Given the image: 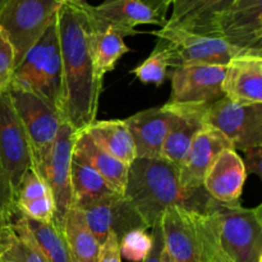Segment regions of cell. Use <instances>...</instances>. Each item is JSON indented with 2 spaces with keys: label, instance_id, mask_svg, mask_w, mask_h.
Masks as SVG:
<instances>
[{
  "label": "cell",
  "instance_id": "cell-29",
  "mask_svg": "<svg viewBox=\"0 0 262 262\" xmlns=\"http://www.w3.org/2000/svg\"><path fill=\"white\" fill-rule=\"evenodd\" d=\"M35 94L55 106L63 114L64 106V78L63 66H61L60 50L54 54L45 63L38 73L35 86L31 90ZM64 117V115H63Z\"/></svg>",
  "mask_w": 262,
  "mask_h": 262
},
{
  "label": "cell",
  "instance_id": "cell-7",
  "mask_svg": "<svg viewBox=\"0 0 262 262\" xmlns=\"http://www.w3.org/2000/svg\"><path fill=\"white\" fill-rule=\"evenodd\" d=\"M205 124L219 130L235 151L262 147V104H238L223 97L206 109Z\"/></svg>",
  "mask_w": 262,
  "mask_h": 262
},
{
  "label": "cell",
  "instance_id": "cell-5",
  "mask_svg": "<svg viewBox=\"0 0 262 262\" xmlns=\"http://www.w3.org/2000/svg\"><path fill=\"white\" fill-rule=\"evenodd\" d=\"M7 91L27 133L33 164L37 163L49 154L66 119L55 106L35 92L12 83Z\"/></svg>",
  "mask_w": 262,
  "mask_h": 262
},
{
  "label": "cell",
  "instance_id": "cell-39",
  "mask_svg": "<svg viewBox=\"0 0 262 262\" xmlns=\"http://www.w3.org/2000/svg\"><path fill=\"white\" fill-rule=\"evenodd\" d=\"M12 216L13 215L8 214L7 211H4L3 209H0V229H2V228L4 227V225L7 224L10 219H12Z\"/></svg>",
  "mask_w": 262,
  "mask_h": 262
},
{
  "label": "cell",
  "instance_id": "cell-19",
  "mask_svg": "<svg viewBox=\"0 0 262 262\" xmlns=\"http://www.w3.org/2000/svg\"><path fill=\"white\" fill-rule=\"evenodd\" d=\"M160 227L164 247L173 262H201L193 212L170 207L161 215Z\"/></svg>",
  "mask_w": 262,
  "mask_h": 262
},
{
  "label": "cell",
  "instance_id": "cell-6",
  "mask_svg": "<svg viewBox=\"0 0 262 262\" xmlns=\"http://www.w3.org/2000/svg\"><path fill=\"white\" fill-rule=\"evenodd\" d=\"M76 136V130L64 122L48 155L32 166L33 170L50 189L55 204V216L53 223L60 232H63L67 214L73 204L71 166Z\"/></svg>",
  "mask_w": 262,
  "mask_h": 262
},
{
  "label": "cell",
  "instance_id": "cell-36",
  "mask_svg": "<svg viewBox=\"0 0 262 262\" xmlns=\"http://www.w3.org/2000/svg\"><path fill=\"white\" fill-rule=\"evenodd\" d=\"M96 262H122L119 251V239L114 233H109L106 241L101 245Z\"/></svg>",
  "mask_w": 262,
  "mask_h": 262
},
{
  "label": "cell",
  "instance_id": "cell-32",
  "mask_svg": "<svg viewBox=\"0 0 262 262\" xmlns=\"http://www.w3.org/2000/svg\"><path fill=\"white\" fill-rule=\"evenodd\" d=\"M50 189L46 186L45 182L38 177L33 169H30L20 181L19 187L15 192V205L31 200L41 199V197L49 196Z\"/></svg>",
  "mask_w": 262,
  "mask_h": 262
},
{
  "label": "cell",
  "instance_id": "cell-1",
  "mask_svg": "<svg viewBox=\"0 0 262 262\" xmlns=\"http://www.w3.org/2000/svg\"><path fill=\"white\" fill-rule=\"evenodd\" d=\"M86 0H64L56 13L64 78L63 115L77 133L96 120L104 77L95 63L97 27Z\"/></svg>",
  "mask_w": 262,
  "mask_h": 262
},
{
  "label": "cell",
  "instance_id": "cell-8",
  "mask_svg": "<svg viewBox=\"0 0 262 262\" xmlns=\"http://www.w3.org/2000/svg\"><path fill=\"white\" fill-rule=\"evenodd\" d=\"M171 72V106L209 107L222 100L225 66L181 64Z\"/></svg>",
  "mask_w": 262,
  "mask_h": 262
},
{
  "label": "cell",
  "instance_id": "cell-28",
  "mask_svg": "<svg viewBox=\"0 0 262 262\" xmlns=\"http://www.w3.org/2000/svg\"><path fill=\"white\" fill-rule=\"evenodd\" d=\"M178 66L176 54L165 41H158L151 55L143 63L130 71V73L143 84H155L160 87L168 77V69Z\"/></svg>",
  "mask_w": 262,
  "mask_h": 262
},
{
  "label": "cell",
  "instance_id": "cell-26",
  "mask_svg": "<svg viewBox=\"0 0 262 262\" xmlns=\"http://www.w3.org/2000/svg\"><path fill=\"white\" fill-rule=\"evenodd\" d=\"M71 183L73 202H76L78 206L102 197L119 193L104 177L100 176L91 166L77 160L76 158H72Z\"/></svg>",
  "mask_w": 262,
  "mask_h": 262
},
{
  "label": "cell",
  "instance_id": "cell-4",
  "mask_svg": "<svg viewBox=\"0 0 262 262\" xmlns=\"http://www.w3.org/2000/svg\"><path fill=\"white\" fill-rule=\"evenodd\" d=\"M64 0H9L0 10V31L14 53L15 66L56 17Z\"/></svg>",
  "mask_w": 262,
  "mask_h": 262
},
{
  "label": "cell",
  "instance_id": "cell-25",
  "mask_svg": "<svg viewBox=\"0 0 262 262\" xmlns=\"http://www.w3.org/2000/svg\"><path fill=\"white\" fill-rule=\"evenodd\" d=\"M63 234L72 262H96L101 246L90 230L83 212L74 202L67 214Z\"/></svg>",
  "mask_w": 262,
  "mask_h": 262
},
{
  "label": "cell",
  "instance_id": "cell-38",
  "mask_svg": "<svg viewBox=\"0 0 262 262\" xmlns=\"http://www.w3.org/2000/svg\"><path fill=\"white\" fill-rule=\"evenodd\" d=\"M151 235H152V246L143 262H161V255L164 251V238L160 222L151 229Z\"/></svg>",
  "mask_w": 262,
  "mask_h": 262
},
{
  "label": "cell",
  "instance_id": "cell-40",
  "mask_svg": "<svg viewBox=\"0 0 262 262\" xmlns=\"http://www.w3.org/2000/svg\"><path fill=\"white\" fill-rule=\"evenodd\" d=\"M161 262H173V260H171V257H170V256H169V253L166 252L165 247H164L163 255H161Z\"/></svg>",
  "mask_w": 262,
  "mask_h": 262
},
{
  "label": "cell",
  "instance_id": "cell-27",
  "mask_svg": "<svg viewBox=\"0 0 262 262\" xmlns=\"http://www.w3.org/2000/svg\"><path fill=\"white\" fill-rule=\"evenodd\" d=\"M22 219L28 232L32 235L36 246L48 262H72L63 232H60L53 222H37L23 214Z\"/></svg>",
  "mask_w": 262,
  "mask_h": 262
},
{
  "label": "cell",
  "instance_id": "cell-20",
  "mask_svg": "<svg viewBox=\"0 0 262 262\" xmlns=\"http://www.w3.org/2000/svg\"><path fill=\"white\" fill-rule=\"evenodd\" d=\"M73 158L91 166L104 177L119 193L124 194L129 166L99 147L86 130L77 133L73 146Z\"/></svg>",
  "mask_w": 262,
  "mask_h": 262
},
{
  "label": "cell",
  "instance_id": "cell-12",
  "mask_svg": "<svg viewBox=\"0 0 262 262\" xmlns=\"http://www.w3.org/2000/svg\"><path fill=\"white\" fill-rule=\"evenodd\" d=\"M78 207L100 246L106 241L109 233H114L120 239L125 233L133 229L150 230L124 194L115 193Z\"/></svg>",
  "mask_w": 262,
  "mask_h": 262
},
{
  "label": "cell",
  "instance_id": "cell-18",
  "mask_svg": "<svg viewBox=\"0 0 262 262\" xmlns=\"http://www.w3.org/2000/svg\"><path fill=\"white\" fill-rule=\"evenodd\" d=\"M247 173L242 158L234 148L222 151L204 178V188L210 197L223 204H238Z\"/></svg>",
  "mask_w": 262,
  "mask_h": 262
},
{
  "label": "cell",
  "instance_id": "cell-11",
  "mask_svg": "<svg viewBox=\"0 0 262 262\" xmlns=\"http://www.w3.org/2000/svg\"><path fill=\"white\" fill-rule=\"evenodd\" d=\"M0 160L14 193L32 169V151L27 133L13 107L8 91L0 95Z\"/></svg>",
  "mask_w": 262,
  "mask_h": 262
},
{
  "label": "cell",
  "instance_id": "cell-3",
  "mask_svg": "<svg viewBox=\"0 0 262 262\" xmlns=\"http://www.w3.org/2000/svg\"><path fill=\"white\" fill-rule=\"evenodd\" d=\"M124 196L136 207L148 229H152L164 211L170 207L204 214L214 201L204 187L183 188L179 182V166L161 158H136L128 170Z\"/></svg>",
  "mask_w": 262,
  "mask_h": 262
},
{
  "label": "cell",
  "instance_id": "cell-41",
  "mask_svg": "<svg viewBox=\"0 0 262 262\" xmlns=\"http://www.w3.org/2000/svg\"><path fill=\"white\" fill-rule=\"evenodd\" d=\"M8 2H9V0H0V10H2L3 8H4V5L7 4Z\"/></svg>",
  "mask_w": 262,
  "mask_h": 262
},
{
  "label": "cell",
  "instance_id": "cell-34",
  "mask_svg": "<svg viewBox=\"0 0 262 262\" xmlns=\"http://www.w3.org/2000/svg\"><path fill=\"white\" fill-rule=\"evenodd\" d=\"M14 68L15 60L13 49L0 31V95L7 91L8 87H9L13 78V73H14Z\"/></svg>",
  "mask_w": 262,
  "mask_h": 262
},
{
  "label": "cell",
  "instance_id": "cell-2",
  "mask_svg": "<svg viewBox=\"0 0 262 262\" xmlns=\"http://www.w3.org/2000/svg\"><path fill=\"white\" fill-rule=\"evenodd\" d=\"M201 262H262V205L248 209L214 200L193 212Z\"/></svg>",
  "mask_w": 262,
  "mask_h": 262
},
{
  "label": "cell",
  "instance_id": "cell-13",
  "mask_svg": "<svg viewBox=\"0 0 262 262\" xmlns=\"http://www.w3.org/2000/svg\"><path fill=\"white\" fill-rule=\"evenodd\" d=\"M178 118V109L165 104L159 107L142 110L124 119L137 158L159 159L165 138Z\"/></svg>",
  "mask_w": 262,
  "mask_h": 262
},
{
  "label": "cell",
  "instance_id": "cell-33",
  "mask_svg": "<svg viewBox=\"0 0 262 262\" xmlns=\"http://www.w3.org/2000/svg\"><path fill=\"white\" fill-rule=\"evenodd\" d=\"M17 209L25 216L42 223H51L55 216V204L51 194L41 199L31 200L17 204Z\"/></svg>",
  "mask_w": 262,
  "mask_h": 262
},
{
  "label": "cell",
  "instance_id": "cell-22",
  "mask_svg": "<svg viewBox=\"0 0 262 262\" xmlns=\"http://www.w3.org/2000/svg\"><path fill=\"white\" fill-rule=\"evenodd\" d=\"M59 50L60 48H59L58 22L55 17L41 37L28 49L22 60L15 66L10 83L31 91L35 86V82L42 67Z\"/></svg>",
  "mask_w": 262,
  "mask_h": 262
},
{
  "label": "cell",
  "instance_id": "cell-35",
  "mask_svg": "<svg viewBox=\"0 0 262 262\" xmlns=\"http://www.w3.org/2000/svg\"><path fill=\"white\" fill-rule=\"evenodd\" d=\"M0 209L10 215H14L18 211L14 193H13L12 187H10L7 174L2 165V160H0Z\"/></svg>",
  "mask_w": 262,
  "mask_h": 262
},
{
  "label": "cell",
  "instance_id": "cell-9",
  "mask_svg": "<svg viewBox=\"0 0 262 262\" xmlns=\"http://www.w3.org/2000/svg\"><path fill=\"white\" fill-rule=\"evenodd\" d=\"M169 7L166 0H105L96 7L87 4L97 30L112 28L123 37L137 35L135 28L140 25L164 27Z\"/></svg>",
  "mask_w": 262,
  "mask_h": 262
},
{
  "label": "cell",
  "instance_id": "cell-15",
  "mask_svg": "<svg viewBox=\"0 0 262 262\" xmlns=\"http://www.w3.org/2000/svg\"><path fill=\"white\" fill-rule=\"evenodd\" d=\"M233 148L232 143L211 125L205 124L197 133L179 165V182L186 189H199L204 187V178L222 151Z\"/></svg>",
  "mask_w": 262,
  "mask_h": 262
},
{
  "label": "cell",
  "instance_id": "cell-30",
  "mask_svg": "<svg viewBox=\"0 0 262 262\" xmlns=\"http://www.w3.org/2000/svg\"><path fill=\"white\" fill-rule=\"evenodd\" d=\"M123 36L112 28L97 30L95 37V63L102 77L115 68L120 58L130 49L124 43Z\"/></svg>",
  "mask_w": 262,
  "mask_h": 262
},
{
  "label": "cell",
  "instance_id": "cell-17",
  "mask_svg": "<svg viewBox=\"0 0 262 262\" xmlns=\"http://www.w3.org/2000/svg\"><path fill=\"white\" fill-rule=\"evenodd\" d=\"M223 92L238 104H262V53H248L225 66Z\"/></svg>",
  "mask_w": 262,
  "mask_h": 262
},
{
  "label": "cell",
  "instance_id": "cell-23",
  "mask_svg": "<svg viewBox=\"0 0 262 262\" xmlns=\"http://www.w3.org/2000/svg\"><path fill=\"white\" fill-rule=\"evenodd\" d=\"M0 262H48L18 210L0 229Z\"/></svg>",
  "mask_w": 262,
  "mask_h": 262
},
{
  "label": "cell",
  "instance_id": "cell-21",
  "mask_svg": "<svg viewBox=\"0 0 262 262\" xmlns=\"http://www.w3.org/2000/svg\"><path fill=\"white\" fill-rule=\"evenodd\" d=\"M174 107L178 109V118L166 136L160 158L179 166L197 133L204 128L205 112L207 107Z\"/></svg>",
  "mask_w": 262,
  "mask_h": 262
},
{
  "label": "cell",
  "instance_id": "cell-37",
  "mask_svg": "<svg viewBox=\"0 0 262 262\" xmlns=\"http://www.w3.org/2000/svg\"><path fill=\"white\" fill-rule=\"evenodd\" d=\"M245 159H242L245 164L246 173L247 174H256L261 178L262 177V148L255 147L250 150L243 151Z\"/></svg>",
  "mask_w": 262,
  "mask_h": 262
},
{
  "label": "cell",
  "instance_id": "cell-14",
  "mask_svg": "<svg viewBox=\"0 0 262 262\" xmlns=\"http://www.w3.org/2000/svg\"><path fill=\"white\" fill-rule=\"evenodd\" d=\"M217 37L237 48L262 51V0H233Z\"/></svg>",
  "mask_w": 262,
  "mask_h": 262
},
{
  "label": "cell",
  "instance_id": "cell-10",
  "mask_svg": "<svg viewBox=\"0 0 262 262\" xmlns=\"http://www.w3.org/2000/svg\"><path fill=\"white\" fill-rule=\"evenodd\" d=\"M152 35L170 45L176 54L178 66L181 64L227 66L232 59L243 54L262 53V51L237 48L220 37L197 35L177 28L161 27V30L154 31Z\"/></svg>",
  "mask_w": 262,
  "mask_h": 262
},
{
  "label": "cell",
  "instance_id": "cell-24",
  "mask_svg": "<svg viewBox=\"0 0 262 262\" xmlns=\"http://www.w3.org/2000/svg\"><path fill=\"white\" fill-rule=\"evenodd\" d=\"M91 140L105 152L129 166L137 158L135 142L124 120H95L86 128Z\"/></svg>",
  "mask_w": 262,
  "mask_h": 262
},
{
  "label": "cell",
  "instance_id": "cell-31",
  "mask_svg": "<svg viewBox=\"0 0 262 262\" xmlns=\"http://www.w3.org/2000/svg\"><path fill=\"white\" fill-rule=\"evenodd\" d=\"M152 246V235L146 229H133L119 239L120 256L130 262H143Z\"/></svg>",
  "mask_w": 262,
  "mask_h": 262
},
{
  "label": "cell",
  "instance_id": "cell-16",
  "mask_svg": "<svg viewBox=\"0 0 262 262\" xmlns=\"http://www.w3.org/2000/svg\"><path fill=\"white\" fill-rule=\"evenodd\" d=\"M233 0H166L173 10L164 27L217 37L223 15Z\"/></svg>",
  "mask_w": 262,
  "mask_h": 262
}]
</instances>
